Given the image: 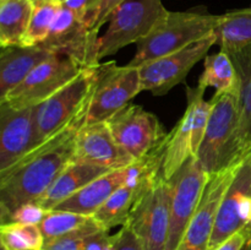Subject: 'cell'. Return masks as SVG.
I'll return each instance as SVG.
<instances>
[{
	"label": "cell",
	"mask_w": 251,
	"mask_h": 250,
	"mask_svg": "<svg viewBox=\"0 0 251 250\" xmlns=\"http://www.w3.org/2000/svg\"><path fill=\"white\" fill-rule=\"evenodd\" d=\"M162 0H123L108 19L107 31L98 38L97 60L139 43L167 14Z\"/></svg>",
	"instance_id": "cell-4"
},
{
	"label": "cell",
	"mask_w": 251,
	"mask_h": 250,
	"mask_svg": "<svg viewBox=\"0 0 251 250\" xmlns=\"http://www.w3.org/2000/svg\"><path fill=\"white\" fill-rule=\"evenodd\" d=\"M250 238H251V237H250Z\"/></svg>",
	"instance_id": "cell-39"
},
{
	"label": "cell",
	"mask_w": 251,
	"mask_h": 250,
	"mask_svg": "<svg viewBox=\"0 0 251 250\" xmlns=\"http://www.w3.org/2000/svg\"><path fill=\"white\" fill-rule=\"evenodd\" d=\"M171 221V185L159 174L135 201L126 225L144 250H166Z\"/></svg>",
	"instance_id": "cell-5"
},
{
	"label": "cell",
	"mask_w": 251,
	"mask_h": 250,
	"mask_svg": "<svg viewBox=\"0 0 251 250\" xmlns=\"http://www.w3.org/2000/svg\"><path fill=\"white\" fill-rule=\"evenodd\" d=\"M112 242L113 235L108 230H98L85 238L83 250H108Z\"/></svg>",
	"instance_id": "cell-34"
},
{
	"label": "cell",
	"mask_w": 251,
	"mask_h": 250,
	"mask_svg": "<svg viewBox=\"0 0 251 250\" xmlns=\"http://www.w3.org/2000/svg\"><path fill=\"white\" fill-rule=\"evenodd\" d=\"M242 161L210 176L200 205L181 239L178 250H208L218 208Z\"/></svg>",
	"instance_id": "cell-14"
},
{
	"label": "cell",
	"mask_w": 251,
	"mask_h": 250,
	"mask_svg": "<svg viewBox=\"0 0 251 250\" xmlns=\"http://www.w3.org/2000/svg\"><path fill=\"white\" fill-rule=\"evenodd\" d=\"M73 161L115 171L130 166L135 159L117 144L107 123L97 122L85 123L78 130Z\"/></svg>",
	"instance_id": "cell-16"
},
{
	"label": "cell",
	"mask_w": 251,
	"mask_h": 250,
	"mask_svg": "<svg viewBox=\"0 0 251 250\" xmlns=\"http://www.w3.org/2000/svg\"><path fill=\"white\" fill-rule=\"evenodd\" d=\"M34 0H0V47L22 44Z\"/></svg>",
	"instance_id": "cell-22"
},
{
	"label": "cell",
	"mask_w": 251,
	"mask_h": 250,
	"mask_svg": "<svg viewBox=\"0 0 251 250\" xmlns=\"http://www.w3.org/2000/svg\"><path fill=\"white\" fill-rule=\"evenodd\" d=\"M48 211L37 202H27L19 206L9 218V222H19L25 225H41ZM7 223V222H6Z\"/></svg>",
	"instance_id": "cell-32"
},
{
	"label": "cell",
	"mask_w": 251,
	"mask_h": 250,
	"mask_svg": "<svg viewBox=\"0 0 251 250\" xmlns=\"http://www.w3.org/2000/svg\"><path fill=\"white\" fill-rule=\"evenodd\" d=\"M97 76L98 64L85 68L55 95L37 105L36 127L39 144L65 126L88 104Z\"/></svg>",
	"instance_id": "cell-8"
},
{
	"label": "cell",
	"mask_w": 251,
	"mask_h": 250,
	"mask_svg": "<svg viewBox=\"0 0 251 250\" xmlns=\"http://www.w3.org/2000/svg\"><path fill=\"white\" fill-rule=\"evenodd\" d=\"M207 172L198 157L191 156L171 179V221L166 250H178L181 239L198 210L207 184Z\"/></svg>",
	"instance_id": "cell-7"
},
{
	"label": "cell",
	"mask_w": 251,
	"mask_h": 250,
	"mask_svg": "<svg viewBox=\"0 0 251 250\" xmlns=\"http://www.w3.org/2000/svg\"><path fill=\"white\" fill-rule=\"evenodd\" d=\"M123 0H102L100 7L95 16V24H93V29L96 32H100V27L105 25L109 19V15L112 14L113 10L122 2Z\"/></svg>",
	"instance_id": "cell-35"
},
{
	"label": "cell",
	"mask_w": 251,
	"mask_h": 250,
	"mask_svg": "<svg viewBox=\"0 0 251 250\" xmlns=\"http://www.w3.org/2000/svg\"><path fill=\"white\" fill-rule=\"evenodd\" d=\"M250 235L251 229L250 228H245V229L235 233V234L232 235L229 239L226 240L223 244H221L220 247H217L213 250H243V248L245 247Z\"/></svg>",
	"instance_id": "cell-36"
},
{
	"label": "cell",
	"mask_w": 251,
	"mask_h": 250,
	"mask_svg": "<svg viewBox=\"0 0 251 250\" xmlns=\"http://www.w3.org/2000/svg\"><path fill=\"white\" fill-rule=\"evenodd\" d=\"M245 228H251V152L244 157L218 208L208 250Z\"/></svg>",
	"instance_id": "cell-12"
},
{
	"label": "cell",
	"mask_w": 251,
	"mask_h": 250,
	"mask_svg": "<svg viewBox=\"0 0 251 250\" xmlns=\"http://www.w3.org/2000/svg\"><path fill=\"white\" fill-rule=\"evenodd\" d=\"M203 88L190 87L186 86V97L191 98L194 102V117H193V152L194 156L198 154L200 145L202 142L206 127H207L208 119H210L211 110H212V102L206 100L203 98L205 95Z\"/></svg>",
	"instance_id": "cell-29"
},
{
	"label": "cell",
	"mask_w": 251,
	"mask_h": 250,
	"mask_svg": "<svg viewBox=\"0 0 251 250\" xmlns=\"http://www.w3.org/2000/svg\"><path fill=\"white\" fill-rule=\"evenodd\" d=\"M188 98V105L176 126L168 132L164 149L162 174L168 180L176 174V172L194 156L193 152V117L194 102Z\"/></svg>",
	"instance_id": "cell-21"
},
{
	"label": "cell",
	"mask_w": 251,
	"mask_h": 250,
	"mask_svg": "<svg viewBox=\"0 0 251 250\" xmlns=\"http://www.w3.org/2000/svg\"><path fill=\"white\" fill-rule=\"evenodd\" d=\"M87 107L16 163L0 172V223L9 222L19 206L37 202L73 162L76 136L86 123Z\"/></svg>",
	"instance_id": "cell-1"
},
{
	"label": "cell",
	"mask_w": 251,
	"mask_h": 250,
	"mask_svg": "<svg viewBox=\"0 0 251 250\" xmlns=\"http://www.w3.org/2000/svg\"><path fill=\"white\" fill-rule=\"evenodd\" d=\"M55 55L42 46L1 47L0 51V100L19 86L39 64Z\"/></svg>",
	"instance_id": "cell-17"
},
{
	"label": "cell",
	"mask_w": 251,
	"mask_h": 250,
	"mask_svg": "<svg viewBox=\"0 0 251 250\" xmlns=\"http://www.w3.org/2000/svg\"><path fill=\"white\" fill-rule=\"evenodd\" d=\"M237 70L239 80V144L244 156L251 152V42L223 47Z\"/></svg>",
	"instance_id": "cell-18"
},
{
	"label": "cell",
	"mask_w": 251,
	"mask_h": 250,
	"mask_svg": "<svg viewBox=\"0 0 251 250\" xmlns=\"http://www.w3.org/2000/svg\"><path fill=\"white\" fill-rule=\"evenodd\" d=\"M97 32L91 29L82 20L61 4L50 32L39 46L53 53L73 58L82 66L97 65Z\"/></svg>",
	"instance_id": "cell-13"
},
{
	"label": "cell",
	"mask_w": 251,
	"mask_h": 250,
	"mask_svg": "<svg viewBox=\"0 0 251 250\" xmlns=\"http://www.w3.org/2000/svg\"><path fill=\"white\" fill-rule=\"evenodd\" d=\"M83 69L85 66L70 56L55 54L31 71L0 103L17 109L37 107L73 81Z\"/></svg>",
	"instance_id": "cell-9"
},
{
	"label": "cell",
	"mask_w": 251,
	"mask_h": 250,
	"mask_svg": "<svg viewBox=\"0 0 251 250\" xmlns=\"http://www.w3.org/2000/svg\"><path fill=\"white\" fill-rule=\"evenodd\" d=\"M221 15L206 11H167L154 28L139 42L130 66L142 65L186 48L217 32Z\"/></svg>",
	"instance_id": "cell-2"
},
{
	"label": "cell",
	"mask_w": 251,
	"mask_h": 250,
	"mask_svg": "<svg viewBox=\"0 0 251 250\" xmlns=\"http://www.w3.org/2000/svg\"><path fill=\"white\" fill-rule=\"evenodd\" d=\"M114 250H144V247L130 225H124L114 234Z\"/></svg>",
	"instance_id": "cell-33"
},
{
	"label": "cell",
	"mask_w": 251,
	"mask_h": 250,
	"mask_svg": "<svg viewBox=\"0 0 251 250\" xmlns=\"http://www.w3.org/2000/svg\"><path fill=\"white\" fill-rule=\"evenodd\" d=\"M211 102L210 119L196 154L208 175L238 163L245 157L239 144L238 93H215Z\"/></svg>",
	"instance_id": "cell-3"
},
{
	"label": "cell",
	"mask_w": 251,
	"mask_h": 250,
	"mask_svg": "<svg viewBox=\"0 0 251 250\" xmlns=\"http://www.w3.org/2000/svg\"><path fill=\"white\" fill-rule=\"evenodd\" d=\"M100 2H102V0H61L63 6L73 11L91 29H93L96 12H97L98 7H100Z\"/></svg>",
	"instance_id": "cell-31"
},
{
	"label": "cell",
	"mask_w": 251,
	"mask_h": 250,
	"mask_svg": "<svg viewBox=\"0 0 251 250\" xmlns=\"http://www.w3.org/2000/svg\"><path fill=\"white\" fill-rule=\"evenodd\" d=\"M154 180V179H153ZM152 180V181H153ZM151 181V183H152ZM150 183V184H151ZM149 184V185H150ZM147 185V186H149ZM147 186H137L134 184L124 183L117 189L108 200L93 213V218L100 228L109 232L112 228L126 225L130 212L134 207L135 201Z\"/></svg>",
	"instance_id": "cell-23"
},
{
	"label": "cell",
	"mask_w": 251,
	"mask_h": 250,
	"mask_svg": "<svg viewBox=\"0 0 251 250\" xmlns=\"http://www.w3.org/2000/svg\"><path fill=\"white\" fill-rule=\"evenodd\" d=\"M215 44H217V33L137 66L142 92L149 91L156 97L167 95L172 88L185 81L191 69L207 56L206 54Z\"/></svg>",
	"instance_id": "cell-10"
},
{
	"label": "cell",
	"mask_w": 251,
	"mask_h": 250,
	"mask_svg": "<svg viewBox=\"0 0 251 250\" xmlns=\"http://www.w3.org/2000/svg\"><path fill=\"white\" fill-rule=\"evenodd\" d=\"M60 7L61 1L58 0H34L33 12L22 46H39L43 43Z\"/></svg>",
	"instance_id": "cell-28"
},
{
	"label": "cell",
	"mask_w": 251,
	"mask_h": 250,
	"mask_svg": "<svg viewBox=\"0 0 251 250\" xmlns=\"http://www.w3.org/2000/svg\"><path fill=\"white\" fill-rule=\"evenodd\" d=\"M108 172L110 171L95 164L73 161L59 174L58 178L54 180L47 193L37 201V203L47 211L53 210L59 203Z\"/></svg>",
	"instance_id": "cell-20"
},
{
	"label": "cell",
	"mask_w": 251,
	"mask_h": 250,
	"mask_svg": "<svg viewBox=\"0 0 251 250\" xmlns=\"http://www.w3.org/2000/svg\"><path fill=\"white\" fill-rule=\"evenodd\" d=\"M58 1H61V0H58Z\"/></svg>",
	"instance_id": "cell-38"
},
{
	"label": "cell",
	"mask_w": 251,
	"mask_h": 250,
	"mask_svg": "<svg viewBox=\"0 0 251 250\" xmlns=\"http://www.w3.org/2000/svg\"><path fill=\"white\" fill-rule=\"evenodd\" d=\"M93 216L81 215L71 211L53 208L47 212L46 217L39 225L44 237V245L65 235L82 230L95 225Z\"/></svg>",
	"instance_id": "cell-25"
},
{
	"label": "cell",
	"mask_w": 251,
	"mask_h": 250,
	"mask_svg": "<svg viewBox=\"0 0 251 250\" xmlns=\"http://www.w3.org/2000/svg\"><path fill=\"white\" fill-rule=\"evenodd\" d=\"M199 87H212L216 93H238L239 80L232 59L223 49L203 59V70L198 82Z\"/></svg>",
	"instance_id": "cell-24"
},
{
	"label": "cell",
	"mask_w": 251,
	"mask_h": 250,
	"mask_svg": "<svg viewBox=\"0 0 251 250\" xmlns=\"http://www.w3.org/2000/svg\"><path fill=\"white\" fill-rule=\"evenodd\" d=\"M243 250H251V238L248 239L247 244H245V247L243 248Z\"/></svg>",
	"instance_id": "cell-37"
},
{
	"label": "cell",
	"mask_w": 251,
	"mask_h": 250,
	"mask_svg": "<svg viewBox=\"0 0 251 250\" xmlns=\"http://www.w3.org/2000/svg\"><path fill=\"white\" fill-rule=\"evenodd\" d=\"M216 33L220 48L251 42V5L221 15Z\"/></svg>",
	"instance_id": "cell-26"
},
{
	"label": "cell",
	"mask_w": 251,
	"mask_h": 250,
	"mask_svg": "<svg viewBox=\"0 0 251 250\" xmlns=\"http://www.w3.org/2000/svg\"><path fill=\"white\" fill-rule=\"evenodd\" d=\"M142 92L139 68L117 65L115 61L98 64V76L91 93L86 123L105 122L126 107Z\"/></svg>",
	"instance_id": "cell-6"
},
{
	"label": "cell",
	"mask_w": 251,
	"mask_h": 250,
	"mask_svg": "<svg viewBox=\"0 0 251 250\" xmlns=\"http://www.w3.org/2000/svg\"><path fill=\"white\" fill-rule=\"evenodd\" d=\"M36 108H12L0 103V172L39 145Z\"/></svg>",
	"instance_id": "cell-15"
},
{
	"label": "cell",
	"mask_w": 251,
	"mask_h": 250,
	"mask_svg": "<svg viewBox=\"0 0 251 250\" xmlns=\"http://www.w3.org/2000/svg\"><path fill=\"white\" fill-rule=\"evenodd\" d=\"M98 230H102V228L96 222L95 225H90L85 229L78 230L73 234L65 235V237H61L59 239L48 243V244L44 245L43 250H83L85 238L87 235L98 232Z\"/></svg>",
	"instance_id": "cell-30"
},
{
	"label": "cell",
	"mask_w": 251,
	"mask_h": 250,
	"mask_svg": "<svg viewBox=\"0 0 251 250\" xmlns=\"http://www.w3.org/2000/svg\"><path fill=\"white\" fill-rule=\"evenodd\" d=\"M126 168L127 167L115 169L98 176L85 188L59 203L55 208L93 216V213L108 200V198L126 181Z\"/></svg>",
	"instance_id": "cell-19"
},
{
	"label": "cell",
	"mask_w": 251,
	"mask_h": 250,
	"mask_svg": "<svg viewBox=\"0 0 251 250\" xmlns=\"http://www.w3.org/2000/svg\"><path fill=\"white\" fill-rule=\"evenodd\" d=\"M2 250H43L44 237L38 225L7 222L0 225Z\"/></svg>",
	"instance_id": "cell-27"
},
{
	"label": "cell",
	"mask_w": 251,
	"mask_h": 250,
	"mask_svg": "<svg viewBox=\"0 0 251 250\" xmlns=\"http://www.w3.org/2000/svg\"><path fill=\"white\" fill-rule=\"evenodd\" d=\"M105 123L117 144L135 161L153 151L168 135L153 113L131 103L112 115Z\"/></svg>",
	"instance_id": "cell-11"
}]
</instances>
